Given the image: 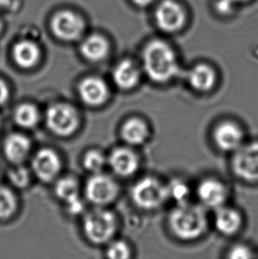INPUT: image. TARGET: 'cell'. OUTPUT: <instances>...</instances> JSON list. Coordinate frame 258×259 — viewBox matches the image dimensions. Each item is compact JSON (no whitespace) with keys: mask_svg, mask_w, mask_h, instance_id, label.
<instances>
[{"mask_svg":"<svg viewBox=\"0 0 258 259\" xmlns=\"http://www.w3.org/2000/svg\"><path fill=\"white\" fill-rule=\"evenodd\" d=\"M143 67L148 77L156 83H166L180 73L175 51L167 42L159 39L151 40L144 47Z\"/></svg>","mask_w":258,"mask_h":259,"instance_id":"cell-1","label":"cell"},{"mask_svg":"<svg viewBox=\"0 0 258 259\" xmlns=\"http://www.w3.org/2000/svg\"><path fill=\"white\" fill-rule=\"evenodd\" d=\"M169 227L176 237L191 241L201 237L208 228V219L202 207L187 203L177 204L169 215Z\"/></svg>","mask_w":258,"mask_h":259,"instance_id":"cell-2","label":"cell"},{"mask_svg":"<svg viewBox=\"0 0 258 259\" xmlns=\"http://www.w3.org/2000/svg\"><path fill=\"white\" fill-rule=\"evenodd\" d=\"M135 204L143 210H155L168 199L167 187L153 177H145L136 182L132 189Z\"/></svg>","mask_w":258,"mask_h":259,"instance_id":"cell-3","label":"cell"},{"mask_svg":"<svg viewBox=\"0 0 258 259\" xmlns=\"http://www.w3.org/2000/svg\"><path fill=\"white\" fill-rule=\"evenodd\" d=\"M84 232L95 243L108 242L115 234L117 220L109 210H95L84 219Z\"/></svg>","mask_w":258,"mask_h":259,"instance_id":"cell-4","label":"cell"},{"mask_svg":"<svg viewBox=\"0 0 258 259\" xmlns=\"http://www.w3.org/2000/svg\"><path fill=\"white\" fill-rule=\"evenodd\" d=\"M46 122L53 133L67 137L77 130L79 117L73 106L66 104H55L47 110Z\"/></svg>","mask_w":258,"mask_h":259,"instance_id":"cell-5","label":"cell"},{"mask_svg":"<svg viewBox=\"0 0 258 259\" xmlns=\"http://www.w3.org/2000/svg\"><path fill=\"white\" fill-rule=\"evenodd\" d=\"M233 170L239 178L248 182H258V142L242 144L234 151Z\"/></svg>","mask_w":258,"mask_h":259,"instance_id":"cell-6","label":"cell"},{"mask_svg":"<svg viewBox=\"0 0 258 259\" xmlns=\"http://www.w3.org/2000/svg\"><path fill=\"white\" fill-rule=\"evenodd\" d=\"M187 14L184 8L175 0H163L155 11V21L165 33H176L185 25Z\"/></svg>","mask_w":258,"mask_h":259,"instance_id":"cell-7","label":"cell"},{"mask_svg":"<svg viewBox=\"0 0 258 259\" xmlns=\"http://www.w3.org/2000/svg\"><path fill=\"white\" fill-rule=\"evenodd\" d=\"M52 29L58 38L65 41H73L79 38L83 33L82 19L71 11L64 10L53 16Z\"/></svg>","mask_w":258,"mask_h":259,"instance_id":"cell-8","label":"cell"},{"mask_svg":"<svg viewBox=\"0 0 258 259\" xmlns=\"http://www.w3.org/2000/svg\"><path fill=\"white\" fill-rule=\"evenodd\" d=\"M119 187L107 175L96 174L87 182L86 196L95 204H106L116 198Z\"/></svg>","mask_w":258,"mask_h":259,"instance_id":"cell-9","label":"cell"},{"mask_svg":"<svg viewBox=\"0 0 258 259\" xmlns=\"http://www.w3.org/2000/svg\"><path fill=\"white\" fill-rule=\"evenodd\" d=\"M196 192L203 205L216 210L224 206L228 196L226 186L216 179L202 181L199 183Z\"/></svg>","mask_w":258,"mask_h":259,"instance_id":"cell-10","label":"cell"},{"mask_svg":"<svg viewBox=\"0 0 258 259\" xmlns=\"http://www.w3.org/2000/svg\"><path fill=\"white\" fill-rule=\"evenodd\" d=\"M217 146L221 151H236L243 144L244 135L237 124L231 121L220 123L213 133Z\"/></svg>","mask_w":258,"mask_h":259,"instance_id":"cell-11","label":"cell"},{"mask_svg":"<svg viewBox=\"0 0 258 259\" xmlns=\"http://www.w3.org/2000/svg\"><path fill=\"white\" fill-rule=\"evenodd\" d=\"M32 167L40 180L50 182L59 175L61 162L55 151L50 149H42L35 155L32 161Z\"/></svg>","mask_w":258,"mask_h":259,"instance_id":"cell-12","label":"cell"},{"mask_svg":"<svg viewBox=\"0 0 258 259\" xmlns=\"http://www.w3.org/2000/svg\"><path fill=\"white\" fill-rule=\"evenodd\" d=\"M79 93L81 100L86 105L98 106L107 100L108 87L100 78L88 77L79 85Z\"/></svg>","mask_w":258,"mask_h":259,"instance_id":"cell-13","label":"cell"},{"mask_svg":"<svg viewBox=\"0 0 258 259\" xmlns=\"http://www.w3.org/2000/svg\"><path fill=\"white\" fill-rule=\"evenodd\" d=\"M109 163L117 175L127 177L138 170L140 159L138 155L128 148H118L112 151Z\"/></svg>","mask_w":258,"mask_h":259,"instance_id":"cell-14","label":"cell"},{"mask_svg":"<svg viewBox=\"0 0 258 259\" xmlns=\"http://www.w3.org/2000/svg\"><path fill=\"white\" fill-rule=\"evenodd\" d=\"M112 77L117 87L123 91H129L139 83L141 72L134 61L124 60L116 66Z\"/></svg>","mask_w":258,"mask_h":259,"instance_id":"cell-15","label":"cell"},{"mask_svg":"<svg viewBox=\"0 0 258 259\" xmlns=\"http://www.w3.org/2000/svg\"><path fill=\"white\" fill-rule=\"evenodd\" d=\"M31 149L28 137L21 134H11L6 138L4 151L7 159L14 164H20L26 159Z\"/></svg>","mask_w":258,"mask_h":259,"instance_id":"cell-16","label":"cell"},{"mask_svg":"<svg viewBox=\"0 0 258 259\" xmlns=\"http://www.w3.org/2000/svg\"><path fill=\"white\" fill-rule=\"evenodd\" d=\"M188 81L195 91L208 92L216 85V72L207 64H198L189 71Z\"/></svg>","mask_w":258,"mask_h":259,"instance_id":"cell-17","label":"cell"},{"mask_svg":"<svg viewBox=\"0 0 258 259\" xmlns=\"http://www.w3.org/2000/svg\"><path fill=\"white\" fill-rule=\"evenodd\" d=\"M214 223L218 231L221 234L234 235L241 229L242 218L235 209L222 206L217 209Z\"/></svg>","mask_w":258,"mask_h":259,"instance_id":"cell-18","label":"cell"},{"mask_svg":"<svg viewBox=\"0 0 258 259\" xmlns=\"http://www.w3.org/2000/svg\"><path fill=\"white\" fill-rule=\"evenodd\" d=\"M123 140L129 145L144 144L150 136V130L146 122L138 118H132L124 123L121 128Z\"/></svg>","mask_w":258,"mask_h":259,"instance_id":"cell-19","label":"cell"},{"mask_svg":"<svg viewBox=\"0 0 258 259\" xmlns=\"http://www.w3.org/2000/svg\"><path fill=\"white\" fill-rule=\"evenodd\" d=\"M13 57L19 67L31 68L39 61L40 50L35 42L23 40L14 46Z\"/></svg>","mask_w":258,"mask_h":259,"instance_id":"cell-20","label":"cell"},{"mask_svg":"<svg viewBox=\"0 0 258 259\" xmlns=\"http://www.w3.org/2000/svg\"><path fill=\"white\" fill-rule=\"evenodd\" d=\"M110 51L109 42L100 35H92L84 40L80 52L85 59L97 62L105 59Z\"/></svg>","mask_w":258,"mask_h":259,"instance_id":"cell-21","label":"cell"},{"mask_svg":"<svg viewBox=\"0 0 258 259\" xmlns=\"http://www.w3.org/2000/svg\"><path fill=\"white\" fill-rule=\"evenodd\" d=\"M40 115L37 108L31 104H22L14 112V120L19 126L32 128L37 125Z\"/></svg>","mask_w":258,"mask_h":259,"instance_id":"cell-22","label":"cell"},{"mask_svg":"<svg viewBox=\"0 0 258 259\" xmlns=\"http://www.w3.org/2000/svg\"><path fill=\"white\" fill-rule=\"evenodd\" d=\"M79 187L74 179L65 177L57 182L55 193L60 199L68 203L72 200L79 197Z\"/></svg>","mask_w":258,"mask_h":259,"instance_id":"cell-23","label":"cell"},{"mask_svg":"<svg viewBox=\"0 0 258 259\" xmlns=\"http://www.w3.org/2000/svg\"><path fill=\"white\" fill-rule=\"evenodd\" d=\"M17 208V200L10 189L0 187V219L10 218Z\"/></svg>","mask_w":258,"mask_h":259,"instance_id":"cell-24","label":"cell"},{"mask_svg":"<svg viewBox=\"0 0 258 259\" xmlns=\"http://www.w3.org/2000/svg\"><path fill=\"white\" fill-rule=\"evenodd\" d=\"M167 187L168 199L175 201L177 204L187 203L190 194L189 186L181 180H175L170 182Z\"/></svg>","mask_w":258,"mask_h":259,"instance_id":"cell-25","label":"cell"},{"mask_svg":"<svg viewBox=\"0 0 258 259\" xmlns=\"http://www.w3.org/2000/svg\"><path fill=\"white\" fill-rule=\"evenodd\" d=\"M105 164V157L100 151H89L84 157L83 165L85 168L95 174L100 172Z\"/></svg>","mask_w":258,"mask_h":259,"instance_id":"cell-26","label":"cell"},{"mask_svg":"<svg viewBox=\"0 0 258 259\" xmlns=\"http://www.w3.org/2000/svg\"><path fill=\"white\" fill-rule=\"evenodd\" d=\"M8 177L14 186L21 189L27 187L30 182V174L28 172V169L22 166H19L11 170L8 174Z\"/></svg>","mask_w":258,"mask_h":259,"instance_id":"cell-27","label":"cell"},{"mask_svg":"<svg viewBox=\"0 0 258 259\" xmlns=\"http://www.w3.org/2000/svg\"><path fill=\"white\" fill-rule=\"evenodd\" d=\"M107 256L112 259H126L131 256V251L125 242H115L107 249Z\"/></svg>","mask_w":258,"mask_h":259,"instance_id":"cell-28","label":"cell"},{"mask_svg":"<svg viewBox=\"0 0 258 259\" xmlns=\"http://www.w3.org/2000/svg\"><path fill=\"white\" fill-rule=\"evenodd\" d=\"M254 256V253L251 249L243 244L234 246L228 253V257L233 259L251 258Z\"/></svg>","mask_w":258,"mask_h":259,"instance_id":"cell-29","label":"cell"},{"mask_svg":"<svg viewBox=\"0 0 258 259\" xmlns=\"http://www.w3.org/2000/svg\"><path fill=\"white\" fill-rule=\"evenodd\" d=\"M66 205L70 213L79 214L84 210V203L80 199V196L66 203Z\"/></svg>","mask_w":258,"mask_h":259,"instance_id":"cell-30","label":"cell"},{"mask_svg":"<svg viewBox=\"0 0 258 259\" xmlns=\"http://www.w3.org/2000/svg\"><path fill=\"white\" fill-rule=\"evenodd\" d=\"M9 98V90L7 84L2 80H0V105L7 101Z\"/></svg>","mask_w":258,"mask_h":259,"instance_id":"cell-31","label":"cell"},{"mask_svg":"<svg viewBox=\"0 0 258 259\" xmlns=\"http://www.w3.org/2000/svg\"><path fill=\"white\" fill-rule=\"evenodd\" d=\"M233 6H234V4L231 3L230 1L228 0H220L219 4H218V7H219V11L223 13V14H227V13H230Z\"/></svg>","mask_w":258,"mask_h":259,"instance_id":"cell-32","label":"cell"},{"mask_svg":"<svg viewBox=\"0 0 258 259\" xmlns=\"http://www.w3.org/2000/svg\"><path fill=\"white\" fill-rule=\"evenodd\" d=\"M134 4L139 7H147L153 3L155 0H132Z\"/></svg>","mask_w":258,"mask_h":259,"instance_id":"cell-33","label":"cell"},{"mask_svg":"<svg viewBox=\"0 0 258 259\" xmlns=\"http://www.w3.org/2000/svg\"><path fill=\"white\" fill-rule=\"evenodd\" d=\"M10 3V0H0V8L7 7Z\"/></svg>","mask_w":258,"mask_h":259,"instance_id":"cell-34","label":"cell"},{"mask_svg":"<svg viewBox=\"0 0 258 259\" xmlns=\"http://www.w3.org/2000/svg\"><path fill=\"white\" fill-rule=\"evenodd\" d=\"M228 1H230L231 3L235 5V4L243 3V2H246V1H248V0H228Z\"/></svg>","mask_w":258,"mask_h":259,"instance_id":"cell-35","label":"cell"},{"mask_svg":"<svg viewBox=\"0 0 258 259\" xmlns=\"http://www.w3.org/2000/svg\"><path fill=\"white\" fill-rule=\"evenodd\" d=\"M1 29H2V23L0 22V31H1Z\"/></svg>","mask_w":258,"mask_h":259,"instance_id":"cell-36","label":"cell"}]
</instances>
